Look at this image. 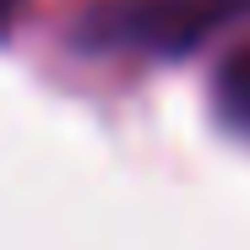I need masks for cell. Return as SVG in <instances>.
Instances as JSON below:
<instances>
[{"mask_svg":"<svg viewBox=\"0 0 250 250\" xmlns=\"http://www.w3.org/2000/svg\"><path fill=\"white\" fill-rule=\"evenodd\" d=\"M239 11H250V0H98L82 11L76 38L87 49L185 55Z\"/></svg>","mask_w":250,"mask_h":250,"instance_id":"obj_1","label":"cell"},{"mask_svg":"<svg viewBox=\"0 0 250 250\" xmlns=\"http://www.w3.org/2000/svg\"><path fill=\"white\" fill-rule=\"evenodd\" d=\"M212 109H218V120L229 125L234 136L250 142V44L234 49L218 65V76H212Z\"/></svg>","mask_w":250,"mask_h":250,"instance_id":"obj_2","label":"cell"},{"mask_svg":"<svg viewBox=\"0 0 250 250\" xmlns=\"http://www.w3.org/2000/svg\"><path fill=\"white\" fill-rule=\"evenodd\" d=\"M22 6H27V0H0V38H6V33L17 27V17H22Z\"/></svg>","mask_w":250,"mask_h":250,"instance_id":"obj_3","label":"cell"}]
</instances>
